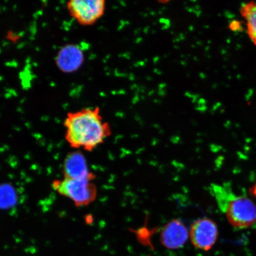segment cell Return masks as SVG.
<instances>
[{"label": "cell", "instance_id": "9", "mask_svg": "<svg viewBox=\"0 0 256 256\" xmlns=\"http://www.w3.org/2000/svg\"><path fill=\"white\" fill-rule=\"evenodd\" d=\"M240 12L245 21L250 40L256 46V2L243 3L240 7Z\"/></svg>", "mask_w": 256, "mask_h": 256}, {"label": "cell", "instance_id": "10", "mask_svg": "<svg viewBox=\"0 0 256 256\" xmlns=\"http://www.w3.org/2000/svg\"><path fill=\"white\" fill-rule=\"evenodd\" d=\"M252 194H254V196L256 198V183L254 186V187L252 188Z\"/></svg>", "mask_w": 256, "mask_h": 256}, {"label": "cell", "instance_id": "4", "mask_svg": "<svg viewBox=\"0 0 256 256\" xmlns=\"http://www.w3.org/2000/svg\"><path fill=\"white\" fill-rule=\"evenodd\" d=\"M66 6L72 18L84 26L94 24L105 10L104 0H71Z\"/></svg>", "mask_w": 256, "mask_h": 256}, {"label": "cell", "instance_id": "6", "mask_svg": "<svg viewBox=\"0 0 256 256\" xmlns=\"http://www.w3.org/2000/svg\"><path fill=\"white\" fill-rule=\"evenodd\" d=\"M63 178L94 180L95 174L90 170L87 161L81 151L76 150L66 156L62 164Z\"/></svg>", "mask_w": 256, "mask_h": 256}, {"label": "cell", "instance_id": "8", "mask_svg": "<svg viewBox=\"0 0 256 256\" xmlns=\"http://www.w3.org/2000/svg\"><path fill=\"white\" fill-rule=\"evenodd\" d=\"M84 62L81 48L75 44H67L60 49L56 58L58 68L64 72L76 71Z\"/></svg>", "mask_w": 256, "mask_h": 256}, {"label": "cell", "instance_id": "1", "mask_svg": "<svg viewBox=\"0 0 256 256\" xmlns=\"http://www.w3.org/2000/svg\"><path fill=\"white\" fill-rule=\"evenodd\" d=\"M65 140L71 148L91 152L111 135L100 108H90L68 112L64 121Z\"/></svg>", "mask_w": 256, "mask_h": 256}, {"label": "cell", "instance_id": "5", "mask_svg": "<svg viewBox=\"0 0 256 256\" xmlns=\"http://www.w3.org/2000/svg\"><path fill=\"white\" fill-rule=\"evenodd\" d=\"M218 234L216 224L210 218H202L192 224L190 236L194 248L209 251L216 244Z\"/></svg>", "mask_w": 256, "mask_h": 256}, {"label": "cell", "instance_id": "7", "mask_svg": "<svg viewBox=\"0 0 256 256\" xmlns=\"http://www.w3.org/2000/svg\"><path fill=\"white\" fill-rule=\"evenodd\" d=\"M190 236L186 226L180 220H174L163 227L160 242L168 249L180 248L187 242Z\"/></svg>", "mask_w": 256, "mask_h": 256}, {"label": "cell", "instance_id": "3", "mask_svg": "<svg viewBox=\"0 0 256 256\" xmlns=\"http://www.w3.org/2000/svg\"><path fill=\"white\" fill-rule=\"evenodd\" d=\"M94 180L62 178L52 181V190L71 200L78 208L86 207L94 202L98 196Z\"/></svg>", "mask_w": 256, "mask_h": 256}, {"label": "cell", "instance_id": "2", "mask_svg": "<svg viewBox=\"0 0 256 256\" xmlns=\"http://www.w3.org/2000/svg\"><path fill=\"white\" fill-rule=\"evenodd\" d=\"M210 192L218 207L234 228L245 230L256 224V206L250 198L236 194L228 184H213Z\"/></svg>", "mask_w": 256, "mask_h": 256}]
</instances>
